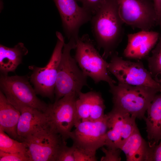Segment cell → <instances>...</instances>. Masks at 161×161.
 <instances>
[{
  "instance_id": "6da1fadb",
  "label": "cell",
  "mask_w": 161,
  "mask_h": 161,
  "mask_svg": "<svg viewBox=\"0 0 161 161\" xmlns=\"http://www.w3.org/2000/svg\"><path fill=\"white\" fill-rule=\"evenodd\" d=\"M92 32L97 48L103 50L106 59L115 51L123 34V24L119 16L116 0H108L92 16Z\"/></svg>"
},
{
  "instance_id": "7a4b0ae2",
  "label": "cell",
  "mask_w": 161,
  "mask_h": 161,
  "mask_svg": "<svg viewBox=\"0 0 161 161\" xmlns=\"http://www.w3.org/2000/svg\"><path fill=\"white\" fill-rule=\"evenodd\" d=\"M112 95L113 107L128 113L140 119L144 114L150 103L159 92V89L144 86H133L119 83L109 84Z\"/></svg>"
},
{
  "instance_id": "3957f363",
  "label": "cell",
  "mask_w": 161,
  "mask_h": 161,
  "mask_svg": "<svg viewBox=\"0 0 161 161\" xmlns=\"http://www.w3.org/2000/svg\"><path fill=\"white\" fill-rule=\"evenodd\" d=\"M76 41L71 38L64 43L58 66L55 89V101L72 92L78 94L82 88L87 86L88 77L78 67L71 51L75 49Z\"/></svg>"
},
{
  "instance_id": "277c9868",
  "label": "cell",
  "mask_w": 161,
  "mask_h": 161,
  "mask_svg": "<svg viewBox=\"0 0 161 161\" xmlns=\"http://www.w3.org/2000/svg\"><path fill=\"white\" fill-rule=\"evenodd\" d=\"M75 49L74 58L80 69L95 83L102 81L109 85L116 83L109 75V63L100 55L88 35L79 37Z\"/></svg>"
},
{
  "instance_id": "5b68a950",
  "label": "cell",
  "mask_w": 161,
  "mask_h": 161,
  "mask_svg": "<svg viewBox=\"0 0 161 161\" xmlns=\"http://www.w3.org/2000/svg\"><path fill=\"white\" fill-rule=\"evenodd\" d=\"M1 74L0 91L16 109L26 106L46 112L48 105L38 97L27 78Z\"/></svg>"
},
{
  "instance_id": "8992f818",
  "label": "cell",
  "mask_w": 161,
  "mask_h": 161,
  "mask_svg": "<svg viewBox=\"0 0 161 161\" xmlns=\"http://www.w3.org/2000/svg\"><path fill=\"white\" fill-rule=\"evenodd\" d=\"M64 141L48 123L32 131L22 142L27 146L30 161H56L59 148Z\"/></svg>"
},
{
  "instance_id": "52a82bcc",
  "label": "cell",
  "mask_w": 161,
  "mask_h": 161,
  "mask_svg": "<svg viewBox=\"0 0 161 161\" xmlns=\"http://www.w3.org/2000/svg\"><path fill=\"white\" fill-rule=\"evenodd\" d=\"M108 70L114 75L119 83L133 86H144L157 89L161 92V83L153 78L142 62L126 60L115 52L111 56Z\"/></svg>"
},
{
  "instance_id": "ba28073f",
  "label": "cell",
  "mask_w": 161,
  "mask_h": 161,
  "mask_svg": "<svg viewBox=\"0 0 161 161\" xmlns=\"http://www.w3.org/2000/svg\"><path fill=\"white\" fill-rule=\"evenodd\" d=\"M70 138L76 148L96 156V151L105 145L106 136L108 130L107 114L95 121L85 120L76 122Z\"/></svg>"
},
{
  "instance_id": "9c48e42d",
  "label": "cell",
  "mask_w": 161,
  "mask_h": 161,
  "mask_svg": "<svg viewBox=\"0 0 161 161\" xmlns=\"http://www.w3.org/2000/svg\"><path fill=\"white\" fill-rule=\"evenodd\" d=\"M56 34L57 42L47 65L44 67L32 66L30 68L32 71L30 79L36 94L51 100L54 97L58 69L65 43L62 34L57 32Z\"/></svg>"
},
{
  "instance_id": "30bf717a",
  "label": "cell",
  "mask_w": 161,
  "mask_h": 161,
  "mask_svg": "<svg viewBox=\"0 0 161 161\" xmlns=\"http://www.w3.org/2000/svg\"><path fill=\"white\" fill-rule=\"evenodd\" d=\"M78 94H68L48 105L46 112L48 124L56 133L66 141L70 138L76 121V101Z\"/></svg>"
},
{
  "instance_id": "8fae6325",
  "label": "cell",
  "mask_w": 161,
  "mask_h": 161,
  "mask_svg": "<svg viewBox=\"0 0 161 161\" xmlns=\"http://www.w3.org/2000/svg\"><path fill=\"white\" fill-rule=\"evenodd\" d=\"M123 23L141 30L149 31L157 24L153 4L148 0H116Z\"/></svg>"
},
{
  "instance_id": "7c38bea8",
  "label": "cell",
  "mask_w": 161,
  "mask_h": 161,
  "mask_svg": "<svg viewBox=\"0 0 161 161\" xmlns=\"http://www.w3.org/2000/svg\"><path fill=\"white\" fill-rule=\"evenodd\" d=\"M106 114L108 130L106 134L105 146L120 149L137 128L136 118L113 107Z\"/></svg>"
},
{
  "instance_id": "4fadbf2b",
  "label": "cell",
  "mask_w": 161,
  "mask_h": 161,
  "mask_svg": "<svg viewBox=\"0 0 161 161\" xmlns=\"http://www.w3.org/2000/svg\"><path fill=\"white\" fill-rule=\"evenodd\" d=\"M59 13L64 30L69 40L76 41L79 37L80 27L91 21L92 15L83 7H80L76 0H53Z\"/></svg>"
},
{
  "instance_id": "5bb4252c",
  "label": "cell",
  "mask_w": 161,
  "mask_h": 161,
  "mask_svg": "<svg viewBox=\"0 0 161 161\" xmlns=\"http://www.w3.org/2000/svg\"><path fill=\"white\" fill-rule=\"evenodd\" d=\"M106 107L99 92L92 91L78 94L76 101V121H95L103 118ZM75 122V123H76Z\"/></svg>"
},
{
  "instance_id": "9a60e30c",
  "label": "cell",
  "mask_w": 161,
  "mask_h": 161,
  "mask_svg": "<svg viewBox=\"0 0 161 161\" xmlns=\"http://www.w3.org/2000/svg\"><path fill=\"white\" fill-rule=\"evenodd\" d=\"M160 35L157 32L150 30L128 34V43L123 51V56L137 60L147 58L158 41Z\"/></svg>"
},
{
  "instance_id": "2e32d148",
  "label": "cell",
  "mask_w": 161,
  "mask_h": 161,
  "mask_svg": "<svg viewBox=\"0 0 161 161\" xmlns=\"http://www.w3.org/2000/svg\"><path fill=\"white\" fill-rule=\"evenodd\" d=\"M155 146L144 140L137 127L120 149L125 153L127 161H151Z\"/></svg>"
},
{
  "instance_id": "e0dca14e",
  "label": "cell",
  "mask_w": 161,
  "mask_h": 161,
  "mask_svg": "<svg viewBox=\"0 0 161 161\" xmlns=\"http://www.w3.org/2000/svg\"><path fill=\"white\" fill-rule=\"evenodd\" d=\"M18 110L20 112V115L17 126V133L21 142L33 130L48 123L46 112L26 106H21Z\"/></svg>"
},
{
  "instance_id": "ac0fdd59",
  "label": "cell",
  "mask_w": 161,
  "mask_h": 161,
  "mask_svg": "<svg viewBox=\"0 0 161 161\" xmlns=\"http://www.w3.org/2000/svg\"><path fill=\"white\" fill-rule=\"evenodd\" d=\"M146 111V121L148 142L151 146L158 144L161 138V92L157 94Z\"/></svg>"
},
{
  "instance_id": "d6986e66",
  "label": "cell",
  "mask_w": 161,
  "mask_h": 161,
  "mask_svg": "<svg viewBox=\"0 0 161 161\" xmlns=\"http://www.w3.org/2000/svg\"><path fill=\"white\" fill-rule=\"evenodd\" d=\"M20 115L19 111L8 101L0 91V129L11 138L19 141L17 126Z\"/></svg>"
},
{
  "instance_id": "ffe728a7",
  "label": "cell",
  "mask_w": 161,
  "mask_h": 161,
  "mask_svg": "<svg viewBox=\"0 0 161 161\" xmlns=\"http://www.w3.org/2000/svg\"><path fill=\"white\" fill-rule=\"evenodd\" d=\"M28 51L24 44L19 43L13 48L0 45V70L1 74L7 75L14 72L21 63L23 57Z\"/></svg>"
},
{
  "instance_id": "44dd1931",
  "label": "cell",
  "mask_w": 161,
  "mask_h": 161,
  "mask_svg": "<svg viewBox=\"0 0 161 161\" xmlns=\"http://www.w3.org/2000/svg\"><path fill=\"white\" fill-rule=\"evenodd\" d=\"M0 150L7 153H23L28 156V148L24 142L11 138L1 129Z\"/></svg>"
},
{
  "instance_id": "7402d4cb",
  "label": "cell",
  "mask_w": 161,
  "mask_h": 161,
  "mask_svg": "<svg viewBox=\"0 0 161 161\" xmlns=\"http://www.w3.org/2000/svg\"><path fill=\"white\" fill-rule=\"evenodd\" d=\"M149 71L155 80L161 77V35L158 42L152 51L151 55L147 58Z\"/></svg>"
},
{
  "instance_id": "603a6c76",
  "label": "cell",
  "mask_w": 161,
  "mask_h": 161,
  "mask_svg": "<svg viewBox=\"0 0 161 161\" xmlns=\"http://www.w3.org/2000/svg\"><path fill=\"white\" fill-rule=\"evenodd\" d=\"M75 148L73 145L68 147L66 142L63 141L58 151L56 161H75L74 152Z\"/></svg>"
},
{
  "instance_id": "cb8c5ba5",
  "label": "cell",
  "mask_w": 161,
  "mask_h": 161,
  "mask_svg": "<svg viewBox=\"0 0 161 161\" xmlns=\"http://www.w3.org/2000/svg\"><path fill=\"white\" fill-rule=\"evenodd\" d=\"M80 2L83 7L94 15L108 0H76Z\"/></svg>"
},
{
  "instance_id": "d4e9b609",
  "label": "cell",
  "mask_w": 161,
  "mask_h": 161,
  "mask_svg": "<svg viewBox=\"0 0 161 161\" xmlns=\"http://www.w3.org/2000/svg\"><path fill=\"white\" fill-rule=\"evenodd\" d=\"M101 150L105 156L102 157L101 161H119L121 160L120 156L121 150L120 148L102 147Z\"/></svg>"
},
{
  "instance_id": "484cf974",
  "label": "cell",
  "mask_w": 161,
  "mask_h": 161,
  "mask_svg": "<svg viewBox=\"0 0 161 161\" xmlns=\"http://www.w3.org/2000/svg\"><path fill=\"white\" fill-rule=\"evenodd\" d=\"M0 161H30L27 155L20 153H7L0 150Z\"/></svg>"
},
{
  "instance_id": "4316f807",
  "label": "cell",
  "mask_w": 161,
  "mask_h": 161,
  "mask_svg": "<svg viewBox=\"0 0 161 161\" xmlns=\"http://www.w3.org/2000/svg\"><path fill=\"white\" fill-rule=\"evenodd\" d=\"M75 161H96L97 159L96 156L90 155L78 148H75L74 152Z\"/></svg>"
},
{
  "instance_id": "83f0119b",
  "label": "cell",
  "mask_w": 161,
  "mask_h": 161,
  "mask_svg": "<svg viewBox=\"0 0 161 161\" xmlns=\"http://www.w3.org/2000/svg\"><path fill=\"white\" fill-rule=\"evenodd\" d=\"M153 1L157 16V24L160 25L161 21V0H153Z\"/></svg>"
},
{
  "instance_id": "f1b7e54d",
  "label": "cell",
  "mask_w": 161,
  "mask_h": 161,
  "mask_svg": "<svg viewBox=\"0 0 161 161\" xmlns=\"http://www.w3.org/2000/svg\"><path fill=\"white\" fill-rule=\"evenodd\" d=\"M152 161H161V138L160 143L156 145L154 147Z\"/></svg>"
},
{
  "instance_id": "f546056e",
  "label": "cell",
  "mask_w": 161,
  "mask_h": 161,
  "mask_svg": "<svg viewBox=\"0 0 161 161\" xmlns=\"http://www.w3.org/2000/svg\"><path fill=\"white\" fill-rule=\"evenodd\" d=\"M160 26H161V23H160Z\"/></svg>"
}]
</instances>
